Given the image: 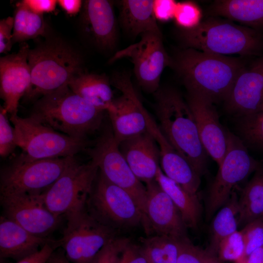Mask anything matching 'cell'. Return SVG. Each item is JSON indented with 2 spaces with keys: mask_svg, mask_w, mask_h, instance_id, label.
<instances>
[{
  "mask_svg": "<svg viewBox=\"0 0 263 263\" xmlns=\"http://www.w3.org/2000/svg\"><path fill=\"white\" fill-rule=\"evenodd\" d=\"M185 48L224 55L259 56L263 50V36L258 31L228 19H207L190 29L179 28Z\"/></svg>",
  "mask_w": 263,
  "mask_h": 263,
  "instance_id": "5b68a950",
  "label": "cell"
},
{
  "mask_svg": "<svg viewBox=\"0 0 263 263\" xmlns=\"http://www.w3.org/2000/svg\"><path fill=\"white\" fill-rule=\"evenodd\" d=\"M111 80L105 75L82 72L68 84L70 89L94 107L107 112L114 99Z\"/></svg>",
  "mask_w": 263,
  "mask_h": 263,
  "instance_id": "d4e9b609",
  "label": "cell"
},
{
  "mask_svg": "<svg viewBox=\"0 0 263 263\" xmlns=\"http://www.w3.org/2000/svg\"><path fill=\"white\" fill-rule=\"evenodd\" d=\"M224 103L235 118L263 112V56L246 65Z\"/></svg>",
  "mask_w": 263,
  "mask_h": 263,
  "instance_id": "ac0fdd59",
  "label": "cell"
},
{
  "mask_svg": "<svg viewBox=\"0 0 263 263\" xmlns=\"http://www.w3.org/2000/svg\"><path fill=\"white\" fill-rule=\"evenodd\" d=\"M105 112L66 85L36 100L29 117L70 137L86 139L100 129Z\"/></svg>",
  "mask_w": 263,
  "mask_h": 263,
  "instance_id": "3957f363",
  "label": "cell"
},
{
  "mask_svg": "<svg viewBox=\"0 0 263 263\" xmlns=\"http://www.w3.org/2000/svg\"><path fill=\"white\" fill-rule=\"evenodd\" d=\"M155 180L178 208L186 226L197 228L202 213V207L198 194L189 193L168 177L160 167L157 171Z\"/></svg>",
  "mask_w": 263,
  "mask_h": 263,
  "instance_id": "4316f807",
  "label": "cell"
},
{
  "mask_svg": "<svg viewBox=\"0 0 263 263\" xmlns=\"http://www.w3.org/2000/svg\"><path fill=\"white\" fill-rule=\"evenodd\" d=\"M29 45L0 59V95L3 108L10 116L17 114L19 102L29 90L31 74L28 62Z\"/></svg>",
  "mask_w": 263,
  "mask_h": 263,
  "instance_id": "d6986e66",
  "label": "cell"
},
{
  "mask_svg": "<svg viewBox=\"0 0 263 263\" xmlns=\"http://www.w3.org/2000/svg\"><path fill=\"white\" fill-rule=\"evenodd\" d=\"M91 160L110 182L128 192L144 213L147 191L132 171L114 139L111 127L107 128L91 148L86 149Z\"/></svg>",
  "mask_w": 263,
  "mask_h": 263,
  "instance_id": "4fadbf2b",
  "label": "cell"
},
{
  "mask_svg": "<svg viewBox=\"0 0 263 263\" xmlns=\"http://www.w3.org/2000/svg\"><path fill=\"white\" fill-rule=\"evenodd\" d=\"M186 99L194 117L205 150L219 167L226 152L227 131L220 122L214 103L202 95L188 92Z\"/></svg>",
  "mask_w": 263,
  "mask_h": 263,
  "instance_id": "e0dca14e",
  "label": "cell"
},
{
  "mask_svg": "<svg viewBox=\"0 0 263 263\" xmlns=\"http://www.w3.org/2000/svg\"><path fill=\"white\" fill-rule=\"evenodd\" d=\"M177 2L173 0H154L153 12L156 19L166 22L173 19Z\"/></svg>",
  "mask_w": 263,
  "mask_h": 263,
  "instance_id": "60d3db41",
  "label": "cell"
},
{
  "mask_svg": "<svg viewBox=\"0 0 263 263\" xmlns=\"http://www.w3.org/2000/svg\"><path fill=\"white\" fill-rule=\"evenodd\" d=\"M59 247L72 263H93L100 251L115 238V230L93 217L86 208L65 217Z\"/></svg>",
  "mask_w": 263,
  "mask_h": 263,
  "instance_id": "8fae6325",
  "label": "cell"
},
{
  "mask_svg": "<svg viewBox=\"0 0 263 263\" xmlns=\"http://www.w3.org/2000/svg\"><path fill=\"white\" fill-rule=\"evenodd\" d=\"M41 194H0L2 215L36 236L50 238L59 227L63 217L48 209Z\"/></svg>",
  "mask_w": 263,
  "mask_h": 263,
  "instance_id": "9a60e30c",
  "label": "cell"
},
{
  "mask_svg": "<svg viewBox=\"0 0 263 263\" xmlns=\"http://www.w3.org/2000/svg\"><path fill=\"white\" fill-rule=\"evenodd\" d=\"M13 18V44L44 36L47 32L43 15L33 12L22 1L16 4Z\"/></svg>",
  "mask_w": 263,
  "mask_h": 263,
  "instance_id": "f546056e",
  "label": "cell"
},
{
  "mask_svg": "<svg viewBox=\"0 0 263 263\" xmlns=\"http://www.w3.org/2000/svg\"><path fill=\"white\" fill-rule=\"evenodd\" d=\"M122 58H128L133 64L140 88L152 94L160 87V78L164 69L171 68L172 64V57L164 47L162 35L152 32L142 34L138 42L116 52L109 62L112 63Z\"/></svg>",
  "mask_w": 263,
  "mask_h": 263,
  "instance_id": "7c38bea8",
  "label": "cell"
},
{
  "mask_svg": "<svg viewBox=\"0 0 263 263\" xmlns=\"http://www.w3.org/2000/svg\"><path fill=\"white\" fill-rule=\"evenodd\" d=\"M129 241L115 237L100 251L93 263H118L121 252Z\"/></svg>",
  "mask_w": 263,
  "mask_h": 263,
  "instance_id": "74e56055",
  "label": "cell"
},
{
  "mask_svg": "<svg viewBox=\"0 0 263 263\" xmlns=\"http://www.w3.org/2000/svg\"><path fill=\"white\" fill-rule=\"evenodd\" d=\"M22 1L33 12L41 15L54 11L57 3L56 0H24Z\"/></svg>",
  "mask_w": 263,
  "mask_h": 263,
  "instance_id": "7bdbcfd3",
  "label": "cell"
},
{
  "mask_svg": "<svg viewBox=\"0 0 263 263\" xmlns=\"http://www.w3.org/2000/svg\"><path fill=\"white\" fill-rule=\"evenodd\" d=\"M240 231L244 243L245 258L254 250L263 246V218L246 224Z\"/></svg>",
  "mask_w": 263,
  "mask_h": 263,
  "instance_id": "d590c367",
  "label": "cell"
},
{
  "mask_svg": "<svg viewBox=\"0 0 263 263\" xmlns=\"http://www.w3.org/2000/svg\"><path fill=\"white\" fill-rule=\"evenodd\" d=\"M261 166L249 154L242 140L227 131L226 152L208 191L207 219H210L226 203L235 186Z\"/></svg>",
  "mask_w": 263,
  "mask_h": 263,
  "instance_id": "30bf717a",
  "label": "cell"
},
{
  "mask_svg": "<svg viewBox=\"0 0 263 263\" xmlns=\"http://www.w3.org/2000/svg\"><path fill=\"white\" fill-rule=\"evenodd\" d=\"M202 17V10L195 2L192 1L177 2L173 19L179 28H193L201 23Z\"/></svg>",
  "mask_w": 263,
  "mask_h": 263,
  "instance_id": "e575fe53",
  "label": "cell"
},
{
  "mask_svg": "<svg viewBox=\"0 0 263 263\" xmlns=\"http://www.w3.org/2000/svg\"><path fill=\"white\" fill-rule=\"evenodd\" d=\"M147 196L143 225L146 232L176 240L187 238L182 216L169 196L156 180L146 184Z\"/></svg>",
  "mask_w": 263,
  "mask_h": 263,
  "instance_id": "2e32d148",
  "label": "cell"
},
{
  "mask_svg": "<svg viewBox=\"0 0 263 263\" xmlns=\"http://www.w3.org/2000/svg\"><path fill=\"white\" fill-rule=\"evenodd\" d=\"M153 94L155 112L161 132L201 176L206 170L207 153L186 99L171 86H160Z\"/></svg>",
  "mask_w": 263,
  "mask_h": 263,
  "instance_id": "7a4b0ae2",
  "label": "cell"
},
{
  "mask_svg": "<svg viewBox=\"0 0 263 263\" xmlns=\"http://www.w3.org/2000/svg\"><path fill=\"white\" fill-rule=\"evenodd\" d=\"M174 69L187 90L213 103L224 102L246 66L242 57H229L184 48L172 57Z\"/></svg>",
  "mask_w": 263,
  "mask_h": 263,
  "instance_id": "6da1fadb",
  "label": "cell"
},
{
  "mask_svg": "<svg viewBox=\"0 0 263 263\" xmlns=\"http://www.w3.org/2000/svg\"><path fill=\"white\" fill-rule=\"evenodd\" d=\"M113 1L87 0L83 2L80 25L84 35L97 48L114 50L117 29Z\"/></svg>",
  "mask_w": 263,
  "mask_h": 263,
  "instance_id": "ffe728a7",
  "label": "cell"
},
{
  "mask_svg": "<svg viewBox=\"0 0 263 263\" xmlns=\"http://www.w3.org/2000/svg\"><path fill=\"white\" fill-rule=\"evenodd\" d=\"M118 263H150L142 245L130 240L121 252Z\"/></svg>",
  "mask_w": 263,
  "mask_h": 263,
  "instance_id": "f35d334b",
  "label": "cell"
},
{
  "mask_svg": "<svg viewBox=\"0 0 263 263\" xmlns=\"http://www.w3.org/2000/svg\"><path fill=\"white\" fill-rule=\"evenodd\" d=\"M8 113L3 107L0 108V155L6 157L17 147L14 127L9 122Z\"/></svg>",
  "mask_w": 263,
  "mask_h": 263,
  "instance_id": "8d00e7d4",
  "label": "cell"
},
{
  "mask_svg": "<svg viewBox=\"0 0 263 263\" xmlns=\"http://www.w3.org/2000/svg\"><path fill=\"white\" fill-rule=\"evenodd\" d=\"M57 2L66 13L70 16L79 13L83 4L80 0H58Z\"/></svg>",
  "mask_w": 263,
  "mask_h": 263,
  "instance_id": "ee69618b",
  "label": "cell"
},
{
  "mask_svg": "<svg viewBox=\"0 0 263 263\" xmlns=\"http://www.w3.org/2000/svg\"><path fill=\"white\" fill-rule=\"evenodd\" d=\"M235 263H246V262L245 261V259H242V260H240V261H238V262H236Z\"/></svg>",
  "mask_w": 263,
  "mask_h": 263,
  "instance_id": "bcb514c9",
  "label": "cell"
},
{
  "mask_svg": "<svg viewBox=\"0 0 263 263\" xmlns=\"http://www.w3.org/2000/svg\"><path fill=\"white\" fill-rule=\"evenodd\" d=\"M118 20L123 32L131 38L152 32L162 35L153 12V0L116 1Z\"/></svg>",
  "mask_w": 263,
  "mask_h": 263,
  "instance_id": "cb8c5ba5",
  "label": "cell"
},
{
  "mask_svg": "<svg viewBox=\"0 0 263 263\" xmlns=\"http://www.w3.org/2000/svg\"><path fill=\"white\" fill-rule=\"evenodd\" d=\"M9 119L14 128L17 146L22 150L20 156L25 160L75 157L86 150L88 145L86 139L61 133L29 116L23 118L16 114Z\"/></svg>",
  "mask_w": 263,
  "mask_h": 263,
  "instance_id": "8992f818",
  "label": "cell"
},
{
  "mask_svg": "<svg viewBox=\"0 0 263 263\" xmlns=\"http://www.w3.org/2000/svg\"><path fill=\"white\" fill-rule=\"evenodd\" d=\"M245 246L241 232L236 231L220 243L217 256L221 261L235 263L244 259Z\"/></svg>",
  "mask_w": 263,
  "mask_h": 263,
  "instance_id": "836d02e7",
  "label": "cell"
},
{
  "mask_svg": "<svg viewBox=\"0 0 263 263\" xmlns=\"http://www.w3.org/2000/svg\"><path fill=\"white\" fill-rule=\"evenodd\" d=\"M75 159L66 157L28 160L20 155L0 171V194H40L48 189Z\"/></svg>",
  "mask_w": 263,
  "mask_h": 263,
  "instance_id": "ba28073f",
  "label": "cell"
},
{
  "mask_svg": "<svg viewBox=\"0 0 263 263\" xmlns=\"http://www.w3.org/2000/svg\"><path fill=\"white\" fill-rule=\"evenodd\" d=\"M27 58L31 84L24 96L26 101H36L68 85L83 72L80 53L60 39H50L30 49Z\"/></svg>",
  "mask_w": 263,
  "mask_h": 263,
  "instance_id": "277c9868",
  "label": "cell"
},
{
  "mask_svg": "<svg viewBox=\"0 0 263 263\" xmlns=\"http://www.w3.org/2000/svg\"><path fill=\"white\" fill-rule=\"evenodd\" d=\"M150 263H177L179 254L177 240L160 235H153L141 239Z\"/></svg>",
  "mask_w": 263,
  "mask_h": 263,
  "instance_id": "4dcf8cb0",
  "label": "cell"
},
{
  "mask_svg": "<svg viewBox=\"0 0 263 263\" xmlns=\"http://www.w3.org/2000/svg\"><path fill=\"white\" fill-rule=\"evenodd\" d=\"M98 172L92 160L81 164L75 159L60 177L41 194L53 214L65 218L86 208V203Z\"/></svg>",
  "mask_w": 263,
  "mask_h": 263,
  "instance_id": "9c48e42d",
  "label": "cell"
},
{
  "mask_svg": "<svg viewBox=\"0 0 263 263\" xmlns=\"http://www.w3.org/2000/svg\"><path fill=\"white\" fill-rule=\"evenodd\" d=\"M238 226L263 218V168L260 167L243 189L238 200Z\"/></svg>",
  "mask_w": 263,
  "mask_h": 263,
  "instance_id": "83f0119b",
  "label": "cell"
},
{
  "mask_svg": "<svg viewBox=\"0 0 263 263\" xmlns=\"http://www.w3.org/2000/svg\"><path fill=\"white\" fill-rule=\"evenodd\" d=\"M47 263H71L62 250H56L52 253Z\"/></svg>",
  "mask_w": 263,
  "mask_h": 263,
  "instance_id": "f6af8a7d",
  "label": "cell"
},
{
  "mask_svg": "<svg viewBox=\"0 0 263 263\" xmlns=\"http://www.w3.org/2000/svg\"><path fill=\"white\" fill-rule=\"evenodd\" d=\"M208 12L258 31L263 29V0H215Z\"/></svg>",
  "mask_w": 263,
  "mask_h": 263,
  "instance_id": "484cf974",
  "label": "cell"
},
{
  "mask_svg": "<svg viewBox=\"0 0 263 263\" xmlns=\"http://www.w3.org/2000/svg\"><path fill=\"white\" fill-rule=\"evenodd\" d=\"M14 18L8 17L0 21V53L7 54L13 44L12 31L13 30Z\"/></svg>",
  "mask_w": 263,
  "mask_h": 263,
  "instance_id": "ab89813d",
  "label": "cell"
},
{
  "mask_svg": "<svg viewBox=\"0 0 263 263\" xmlns=\"http://www.w3.org/2000/svg\"><path fill=\"white\" fill-rule=\"evenodd\" d=\"M236 118V128L243 143L263 150V112Z\"/></svg>",
  "mask_w": 263,
  "mask_h": 263,
  "instance_id": "1f68e13d",
  "label": "cell"
},
{
  "mask_svg": "<svg viewBox=\"0 0 263 263\" xmlns=\"http://www.w3.org/2000/svg\"><path fill=\"white\" fill-rule=\"evenodd\" d=\"M119 148L136 177L145 184L155 180L160 164V151L151 131L121 142Z\"/></svg>",
  "mask_w": 263,
  "mask_h": 263,
  "instance_id": "44dd1931",
  "label": "cell"
},
{
  "mask_svg": "<svg viewBox=\"0 0 263 263\" xmlns=\"http://www.w3.org/2000/svg\"><path fill=\"white\" fill-rule=\"evenodd\" d=\"M51 238L36 236L16 222L0 217V256L19 261L39 251L46 244L55 242Z\"/></svg>",
  "mask_w": 263,
  "mask_h": 263,
  "instance_id": "603a6c76",
  "label": "cell"
},
{
  "mask_svg": "<svg viewBox=\"0 0 263 263\" xmlns=\"http://www.w3.org/2000/svg\"><path fill=\"white\" fill-rule=\"evenodd\" d=\"M148 125L159 148L160 168L163 173L189 193L198 194L201 176L167 140L150 115Z\"/></svg>",
  "mask_w": 263,
  "mask_h": 263,
  "instance_id": "7402d4cb",
  "label": "cell"
},
{
  "mask_svg": "<svg viewBox=\"0 0 263 263\" xmlns=\"http://www.w3.org/2000/svg\"><path fill=\"white\" fill-rule=\"evenodd\" d=\"M238 200L237 194L233 191L226 203L219 210L212 221L208 249L217 255L221 242L238 230Z\"/></svg>",
  "mask_w": 263,
  "mask_h": 263,
  "instance_id": "f1b7e54d",
  "label": "cell"
},
{
  "mask_svg": "<svg viewBox=\"0 0 263 263\" xmlns=\"http://www.w3.org/2000/svg\"><path fill=\"white\" fill-rule=\"evenodd\" d=\"M86 209L97 221L114 230L143 225V213L132 197L110 182L99 170L86 203Z\"/></svg>",
  "mask_w": 263,
  "mask_h": 263,
  "instance_id": "52a82bcc",
  "label": "cell"
},
{
  "mask_svg": "<svg viewBox=\"0 0 263 263\" xmlns=\"http://www.w3.org/2000/svg\"><path fill=\"white\" fill-rule=\"evenodd\" d=\"M261 263H263V255Z\"/></svg>",
  "mask_w": 263,
  "mask_h": 263,
  "instance_id": "7dc6e473",
  "label": "cell"
},
{
  "mask_svg": "<svg viewBox=\"0 0 263 263\" xmlns=\"http://www.w3.org/2000/svg\"><path fill=\"white\" fill-rule=\"evenodd\" d=\"M111 82L121 92L107 111L114 139L119 145L148 131L149 113L143 107L127 72L115 73Z\"/></svg>",
  "mask_w": 263,
  "mask_h": 263,
  "instance_id": "5bb4252c",
  "label": "cell"
},
{
  "mask_svg": "<svg viewBox=\"0 0 263 263\" xmlns=\"http://www.w3.org/2000/svg\"><path fill=\"white\" fill-rule=\"evenodd\" d=\"M177 240L179 250L177 263H221L216 254L194 245L188 237Z\"/></svg>",
  "mask_w": 263,
  "mask_h": 263,
  "instance_id": "d6a6232c",
  "label": "cell"
},
{
  "mask_svg": "<svg viewBox=\"0 0 263 263\" xmlns=\"http://www.w3.org/2000/svg\"><path fill=\"white\" fill-rule=\"evenodd\" d=\"M59 246L58 241L46 244L39 251L16 263H47L52 253Z\"/></svg>",
  "mask_w": 263,
  "mask_h": 263,
  "instance_id": "b9f144b4",
  "label": "cell"
}]
</instances>
